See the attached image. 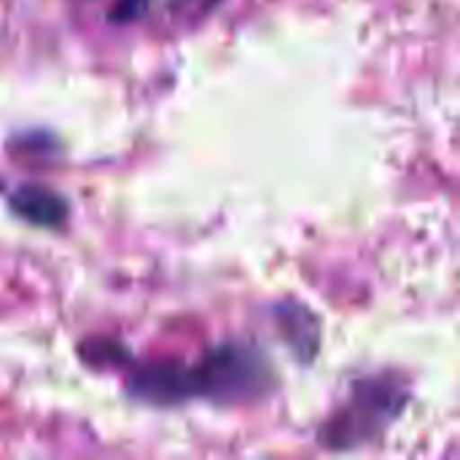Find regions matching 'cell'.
Segmentation results:
<instances>
[{
  "label": "cell",
  "mask_w": 460,
  "mask_h": 460,
  "mask_svg": "<svg viewBox=\"0 0 460 460\" xmlns=\"http://www.w3.org/2000/svg\"><path fill=\"white\" fill-rule=\"evenodd\" d=\"M272 383V369L264 356L248 345H221L199 364L186 367L189 399H213L218 404L264 396Z\"/></svg>",
  "instance_id": "obj_1"
},
{
  "label": "cell",
  "mask_w": 460,
  "mask_h": 460,
  "mask_svg": "<svg viewBox=\"0 0 460 460\" xmlns=\"http://www.w3.org/2000/svg\"><path fill=\"white\" fill-rule=\"evenodd\" d=\"M396 396H399L396 388H383L380 383H372L369 394H358L356 399H350L348 410L334 423H329V431L323 434V445L350 447L358 442V437L367 439L377 434L399 412Z\"/></svg>",
  "instance_id": "obj_2"
},
{
  "label": "cell",
  "mask_w": 460,
  "mask_h": 460,
  "mask_svg": "<svg viewBox=\"0 0 460 460\" xmlns=\"http://www.w3.org/2000/svg\"><path fill=\"white\" fill-rule=\"evenodd\" d=\"M8 202H11V210L32 226L54 229V226H62L67 218V202L57 191L38 186V183L19 186Z\"/></svg>",
  "instance_id": "obj_3"
}]
</instances>
